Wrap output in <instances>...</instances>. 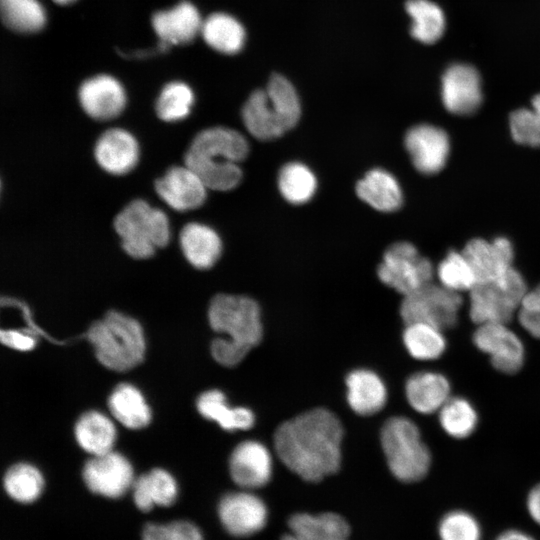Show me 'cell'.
<instances>
[{
    "mask_svg": "<svg viewBox=\"0 0 540 540\" xmlns=\"http://www.w3.org/2000/svg\"><path fill=\"white\" fill-rule=\"evenodd\" d=\"M343 428L329 410L316 408L282 423L274 434L275 451L300 478L318 482L341 465Z\"/></svg>",
    "mask_w": 540,
    "mask_h": 540,
    "instance_id": "obj_1",
    "label": "cell"
},
{
    "mask_svg": "<svg viewBox=\"0 0 540 540\" xmlns=\"http://www.w3.org/2000/svg\"><path fill=\"white\" fill-rule=\"evenodd\" d=\"M248 151L247 140L238 131L212 127L194 137L184 160L208 189L228 191L240 183L242 170L239 163Z\"/></svg>",
    "mask_w": 540,
    "mask_h": 540,
    "instance_id": "obj_2",
    "label": "cell"
},
{
    "mask_svg": "<svg viewBox=\"0 0 540 540\" xmlns=\"http://www.w3.org/2000/svg\"><path fill=\"white\" fill-rule=\"evenodd\" d=\"M208 317L212 329L226 335L211 344V354L221 365L238 364L262 339L260 308L252 298L218 294L210 302Z\"/></svg>",
    "mask_w": 540,
    "mask_h": 540,
    "instance_id": "obj_3",
    "label": "cell"
},
{
    "mask_svg": "<svg viewBox=\"0 0 540 540\" xmlns=\"http://www.w3.org/2000/svg\"><path fill=\"white\" fill-rule=\"evenodd\" d=\"M300 115L301 105L295 88L279 74L270 77L265 89L251 93L242 108L245 127L260 140L282 136L297 124Z\"/></svg>",
    "mask_w": 540,
    "mask_h": 540,
    "instance_id": "obj_4",
    "label": "cell"
},
{
    "mask_svg": "<svg viewBox=\"0 0 540 540\" xmlns=\"http://www.w3.org/2000/svg\"><path fill=\"white\" fill-rule=\"evenodd\" d=\"M99 362L115 371H127L144 357L145 340L137 320L117 311H109L94 322L86 333Z\"/></svg>",
    "mask_w": 540,
    "mask_h": 540,
    "instance_id": "obj_5",
    "label": "cell"
},
{
    "mask_svg": "<svg viewBox=\"0 0 540 540\" xmlns=\"http://www.w3.org/2000/svg\"><path fill=\"white\" fill-rule=\"evenodd\" d=\"M380 441L387 465L399 481L423 479L431 466V453L417 425L403 416L389 418L383 425Z\"/></svg>",
    "mask_w": 540,
    "mask_h": 540,
    "instance_id": "obj_6",
    "label": "cell"
},
{
    "mask_svg": "<svg viewBox=\"0 0 540 540\" xmlns=\"http://www.w3.org/2000/svg\"><path fill=\"white\" fill-rule=\"evenodd\" d=\"M113 225L123 250L135 259L151 257L170 239L167 215L142 199L127 204L116 215Z\"/></svg>",
    "mask_w": 540,
    "mask_h": 540,
    "instance_id": "obj_7",
    "label": "cell"
},
{
    "mask_svg": "<svg viewBox=\"0 0 540 540\" xmlns=\"http://www.w3.org/2000/svg\"><path fill=\"white\" fill-rule=\"evenodd\" d=\"M528 293L522 275L513 267L504 276L477 283L469 291V316L477 325L508 324Z\"/></svg>",
    "mask_w": 540,
    "mask_h": 540,
    "instance_id": "obj_8",
    "label": "cell"
},
{
    "mask_svg": "<svg viewBox=\"0 0 540 540\" xmlns=\"http://www.w3.org/2000/svg\"><path fill=\"white\" fill-rule=\"evenodd\" d=\"M377 274L384 284L406 296L432 283L434 269L414 245L398 242L385 251Z\"/></svg>",
    "mask_w": 540,
    "mask_h": 540,
    "instance_id": "obj_9",
    "label": "cell"
},
{
    "mask_svg": "<svg viewBox=\"0 0 540 540\" xmlns=\"http://www.w3.org/2000/svg\"><path fill=\"white\" fill-rule=\"evenodd\" d=\"M461 305L460 293L432 282L404 296L400 314L405 324L426 323L443 331L455 326Z\"/></svg>",
    "mask_w": 540,
    "mask_h": 540,
    "instance_id": "obj_10",
    "label": "cell"
},
{
    "mask_svg": "<svg viewBox=\"0 0 540 540\" xmlns=\"http://www.w3.org/2000/svg\"><path fill=\"white\" fill-rule=\"evenodd\" d=\"M217 516L229 535L243 538L253 536L265 528L269 511L258 495L242 489L227 493L220 499Z\"/></svg>",
    "mask_w": 540,
    "mask_h": 540,
    "instance_id": "obj_11",
    "label": "cell"
},
{
    "mask_svg": "<svg viewBox=\"0 0 540 540\" xmlns=\"http://www.w3.org/2000/svg\"><path fill=\"white\" fill-rule=\"evenodd\" d=\"M82 478L91 493L108 499L123 497L135 480L129 460L113 451L89 459L83 467Z\"/></svg>",
    "mask_w": 540,
    "mask_h": 540,
    "instance_id": "obj_12",
    "label": "cell"
},
{
    "mask_svg": "<svg viewBox=\"0 0 540 540\" xmlns=\"http://www.w3.org/2000/svg\"><path fill=\"white\" fill-rule=\"evenodd\" d=\"M474 345L490 358L501 373L514 374L524 363L525 350L521 339L504 323L478 325L473 334Z\"/></svg>",
    "mask_w": 540,
    "mask_h": 540,
    "instance_id": "obj_13",
    "label": "cell"
},
{
    "mask_svg": "<svg viewBox=\"0 0 540 540\" xmlns=\"http://www.w3.org/2000/svg\"><path fill=\"white\" fill-rule=\"evenodd\" d=\"M229 473L233 482L241 489L254 490L265 486L273 473L270 451L259 441L241 442L231 453Z\"/></svg>",
    "mask_w": 540,
    "mask_h": 540,
    "instance_id": "obj_14",
    "label": "cell"
},
{
    "mask_svg": "<svg viewBox=\"0 0 540 540\" xmlns=\"http://www.w3.org/2000/svg\"><path fill=\"white\" fill-rule=\"evenodd\" d=\"M414 167L422 174L439 172L447 161L450 143L444 130L429 124L410 128L404 139Z\"/></svg>",
    "mask_w": 540,
    "mask_h": 540,
    "instance_id": "obj_15",
    "label": "cell"
},
{
    "mask_svg": "<svg viewBox=\"0 0 540 540\" xmlns=\"http://www.w3.org/2000/svg\"><path fill=\"white\" fill-rule=\"evenodd\" d=\"M158 196L172 209L187 211L201 206L207 196V187L188 166L170 167L155 181Z\"/></svg>",
    "mask_w": 540,
    "mask_h": 540,
    "instance_id": "obj_16",
    "label": "cell"
},
{
    "mask_svg": "<svg viewBox=\"0 0 540 540\" xmlns=\"http://www.w3.org/2000/svg\"><path fill=\"white\" fill-rule=\"evenodd\" d=\"M442 101L456 115H470L482 102L481 80L475 68L466 64L450 66L442 77Z\"/></svg>",
    "mask_w": 540,
    "mask_h": 540,
    "instance_id": "obj_17",
    "label": "cell"
},
{
    "mask_svg": "<svg viewBox=\"0 0 540 540\" xmlns=\"http://www.w3.org/2000/svg\"><path fill=\"white\" fill-rule=\"evenodd\" d=\"M462 253L470 263L477 283L496 280L513 268L512 244L504 237L492 241L472 239Z\"/></svg>",
    "mask_w": 540,
    "mask_h": 540,
    "instance_id": "obj_18",
    "label": "cell"
},
{
    "mask_svg": "<svg viewBox=\"0 0 540 540\" xmlns=\"http://www.w3.org/2000/svg\"><path fill=\"white\" fill-rule=\"evenodd\" d=\"M79 102L84 112L96 120H110L121 114L126 93L121 83L109 75L87 79L79 88Z\"/></svg>",
    "mask_w": 540,
    "mask_h": 540,
    "instance_id": "obj_19",
    "label": "cell"
},
{
    "mask_svg": "<svg viewBox=\"0 0 540 540\" xmlns=\"http://www.w3.org/2000/svg\"><path fill=\"white\" fill-rule=\"evenodd\" d=\"M94 156L98 165L107 173L124 175L136 166L139 159V145L129 131L111 128L97 139Z\"/></svg>",
    "mask_w": 540,
    "mask_h": 540,
    "instance_id": "obj_20",
    "label": "cell"
},
{
    "mask_svg": "<svg viewBox=\"0 0 540 540\" xmlns=\"http://www.w3.org/2000/svg\"><path fill=\"white\" fill-rule=\"evenodd\" d=\"M152 25L161 43L169 47L193 41L201 33L203 21L196 7L184 1L170 10L154 14Z\"/></svg>",
    "mask_w": 540,
    "mask_h": 540,
    "instance_id": "obj_21",
    "label": "cell"
},
{
    "mask_svg": "<svg viewBox=\"0 0 540 540\" xmlns=\"http://www.w3.org/2000/svg\"><path fill=\"white\" fill-rule=\"evenodd\" d=\"M289 531L281 540H348L347 521L334 512L295 513L288 520Z\"/></svg>",
    "mask_w": 540,
    "mask_h": 540,
    "instance_id": "obj_22",
    "label": "cell"
},
{
    "mask_svg": "<svg viewBox=\"0 0 540 540\" xmlns=\"http://www.w3.org/2000/svg\"><path fill=\"white\" fill-rule=\"evenodd\" d=\"M135 507L150 512L154 507H170L178 498V485L175 478L162 468H155L135 478L131 487Z\"/></svg>",
    "mask_w": 540,
    "mask_h": 540,
    "instance_id": "obj_23",
    "label": "cell"
},
{
    "mask_svg": "<svg viewBox=\"0 0 540 540\" xmlns=\"http://www.w3.org/2000/svg\"><path fill=\"white\" fill-rule=\"evenodd\" d=\"M448 379L437 372L421 371L411 375L405 385L410 406L422 414L439 411L450 396Z\"/></svg>",
    "mask_w": 540,
    "mask_h": 540,
    "instance_id": "obj_24",
    "label": "cell"
},
{
    "mask_svg": "<svg viewBox=\"0 0 540 540\" xmlns=\"http://www.w3.org/2000/svg\"><path fill=\"white\" fill-rule=\"evenodd\" d=\"M179 242L184 257L197 269L212 267L221 255L218 233L202 223L186 224L180 231Z\"/></svg>",
    "mask_w": 540,
    "mask_h": 540,
    "instance_id": "obj_25",
    "label": "cell"
},
{
    "mask_svg": "<svg viewBox=\"0 0 540 540\" xmlns=\"http://www.w3.org/2000/svg\"><path fill=\"white\" fill-rule=\"evenodd\" d=\"M347 401L351 409L360 415H371L381 410L387 400L383 380L373 371L356 369L346 378Z\"/></svg>",
    "mask_w": 540,
    "mask_h": 540,
    "instance_id": "obj_26",
    "label": "cell"
},
{
    "mask_svg": "<svg viewBox=\"0 0 540 540\" xmlns=\"http://www.w3.org/2000/svg\"><path fill=\"white\" fill-rule=\"evenodd\" d=\"M358 197L382 212L397 210L402 204V191L398 181L383 169H372L356 185Z\"/></svg>",
    "mask_w": 540,
    "mask_h": 540,
    "instance_id": "obj_27",
    "label": "cell"
},
{
    "mask_svg": "<svg viewBox=\"0 0 540 540\" xmlns=\"http://www.w3.org/2000/svg\"><path fill=\"white\" fill-rule=\"evenodd\" d=\"M197 409L206 419L217 422L221 428L234 430L250 429L255 422L253 412L246 407H230L225 395L219 390L202 393L197 400Z\"/></svg>",
    "mask_w": 540,
    "mask_h": 540,
    "instance_id": "obj_28",
    "label": "cell"
},
{
    "mask_svg": "<svg viewBox=\"0 0 540 540\" xmlns=\"http://www.w3.org/2000/svg\"><path fill=\"white\" fill-rule=\"evenodd\" d=\"M75 437L83 450L97 456L112 451L116 430L105 415L97 411H89L77 421Z\"/></svg>",
    "mask_w": 540,
    "mask_h": 540,
    "instance_id": "obj_29",
    "label": "cell"
},
{
    "mask_svg": "<svg viewBox=\"0 0 540 540\" xmlns=\"http://www.w3.org/2000/svg\"><path fill=\"white\" fill-rule=\"evenodd\" d=\"M113 416L130 429H140L149 424L151 412L141 392L130 384L118 385L108 400Z\"/></svg>",
    "mask_w": 540,
    "mask_h": 540,
    "instance_id": "obj_30",
    "label": "cell"
},
{
    "mask_svg": "<svg viewBox=\"0 0 540 540\" xmlns=\"http://www.w3.org/2000/svg\"><path fill=\"white\" fill-rule=\"evenodd\" d=\"M201 34L210 47L225 54L239 52L245 41L241 23L224 13L212 14L203 21Z\"/></svg>",
    "mask_w": 540,
    "mask_h": 540,
    "instance_id": "obj_31",
    "label": "cell"
},
{
    "mask_svg": "<svg viewBox=\"0 0 540 540\" xmlns=\"http://www.w3.org/2000/svg\"><path fill=\"white\" fill-rule=\"evenodd\" d=\"M45 481L38 468L29 463H17L5 472L3 488L7 496L19 504H32L42 495Z\"/></svg>",
    "mask_w": 540,
    "mask_h": 540,
    "instance_id": "obj_32",
    "label": "cell"
},
{
    "mask_svg": "<svg viewBox=\"0 0 540 540\" xmlns=\"http://www.w3.org/2000/svg\"><path fill=\"white\" fill-rule=\"evenodd\" d=\"M405 8L412 18L410 33L416 40L432 44L441 38L445 17L438 5L429 0H408Z\"/></svg>",
    "mask_w": 540,
    "mask_h": 540,
    "instance_id": "obj_33",
    "label": "cell"
},
{
    "mask_svg": "<svg viewBox=\"0 0 540 540\" xmlns=\"http://www.w3.org/2000/svg\"><path fill=\"white\" fill-rule=\"evenodd\" d=\"M403 343L413 358L422 361L438 359L446 349L442 330L420 322L406 324Z\"/></svg>",
    "mask_w": 540,
    "mask_h": 540,
    "instance_id": "obj_34",
    "label": "cell"
},
{
    "mask_svg": "<svg viewBox=\"0 0 540 540\" xmlns=\"http://www.w3.org/2000/svg\"><path fill=\"white\" fill-rule=\"evenodd\" d=\"M4 25L14 32L35 33L46 23V13L37 0H0Z\"/></svg>",
    "mask_w": 540,
    "mask_h": 540,
    "instance_id": "obj_35",
    "label": "cell"
},
{
    "mask_svg": "<svg viewBox=\"0 0 540 540\" xmlns=\"http://www.w3.org/2000/svg\"><path fill=\"white\" fill-rule=\"evenodd\" d=\"M278 187L282 196L292 204H303L315 194L317 180L304 164L291 162L284 165L278 175Z\"/></svg>",
    "mask_w": 540,
    "mask_h": 540,
    "instance_id": "obj_36",
    "label": "cell"
},
{
    "mask_svg": "<svg viewBox=\"0 0 540 540\" xmlns=\"http://www.w3.org/2000/svg\"><path fill=\"white\" fill-rule=\"evenodd\" d=\"M438 412L442 429L456 439L471 435L478 423L475 408L462 397H450Z\"/></svg>",
    "mask_w": 540,
    "mask_h": 540,
    "instance_id": "obj_37",
    "label": "cell"
},
{
    "mask_svg": "<svg viewBox=\"0 0 540 540\" xmlns=\"http://www.w3.org/2000/svg\"><path fill=\"white\" fill-rule=\"evenodd\" d=\"M194 102V95L188 85L171 82L160 92L156 101V113L166 122H176L186 118Z\"/></svg>",
    "mask_w": 540,
    "mask_h": 540,
    "instance_id": "obj_38",
    "label": "cell"
},
{
    "mask_svg": "<svg viewBox=\"0 0 540 540\" xmlns=\"http://www.w3.org/2000/svg\"><path fill=\"white\" fill-rule=\"evenodd\" d=\"M440 284L454 292L470 291L477 280L473 269L462 252L450 251L437 267Z\"/></svg>",
    "mask_w": 540,
    "mask_h": 540,
    "instance_id": "obj_39",
    "label": "cell"
},
{
    "mask_svg": "<svg viewBox=\"0 0 540 540\" xmlns=\"http://www.w3.org/2000/svg\"><path fill=\"white\" fill-rule=\"evenodd\" d=\"M531 104V109L521 108L511 113L510 131L517 143L540 147V94L534 96Z\"/></svg>",
    "mask_w": 540,
    "mask_h": 540,
    "instance_id": "obj_40",
    "label": "cell"
},
{
    "mask_svg": "<svg viewBox=\"0 0 540 540\" xmlns=\"http://www.w3.org/2000/svg\"><path fill=\"white\" fill-rule=\"evenodd\" d=\"M440 540H481L482 531L477 519L467 511L446 513L438 525Z\"/></svg>",
    "mask_w": 540,
    "mask_h": 540,
    "instance_id": "obj_41",
    "label": "cell"
},
{
    "mask_svg": "<svg viewBox=\"0 0 540 540\" xmlns=\"http://www.w3.org/2000/svg\"><path fill=\"white\" fill-rule=\"evenodd\" d=\"M518 319L521 326L533 337L540 339V290L528 291L520 309Z\"/></svg>",
    "mask_w": 540,
    "mask_h": 540,
    "instance_id": "obj_42",
    "label": "cell"
},
{
    "mask_svg": "<svg viewBox=\"0 0 540 540\" xmlns=\"http://www.w3.org/2000/svg\"><path fill=\"white\" fill-rule=\"evenodd\" d=\"M170 540H205L201 528L186 519H175L166 523Z\"/></svg>",
    "mask_w": 540,
    "mask_h": 540,
    "instance_id": "obj_43",
    "label": "cell"
},
{
    "mask_svg": "<svg viewBox=\"0 0 540 540\" xmlns=\"http://www.w3.org/2000/svg\"><path fill=\"white\" fill-rule=\"evenodd\" d=\"M32 333L16 330H2L1 341L4 345L20 351H29L35 347L36 340Z\"/></svg>",
    "mask_w": 540,
    "mask_h": 540,
    "instance_id": "obj_44",
    "label": "cell"
},
{
    "mask_svg": "<svg viewBox=\"0 0 540 540\" xmlns=\"http://www.w3.org/2000/svg\"><path fill=\"white\" fill-rule=\"evenodd\" d=\"M141 540H170L166 523L148 522L141 530Z\"/></svg>",
    "mask_w": 540,
    "mask_h": 540,
    "instance_id": "obj_45",
    "label": "cell"
},
{
    "mask_svg": "<svg viewBox=\"0 0 540 540\" xmlns=\"http://www.w3.org/2000/svg\"><path fill=\"white\" fill-rule=\"evenodd\" d=\"M526 506L530 517L540 525V483L529 492Z\"/></svg>",
    "mask_w": 540,
    "mask_h": 540,
    "instance_id": "obj_46",
    "label": "cell"
},
{
    "mask_svg": "<svg viewBox=\"0 0 540 540\" xmlns=\"http://www.w3.org/2000/svg\"><path fill=\"white\" fill-rule=\"evenodd\" d=\"M495 540H535L531 535L516 529L501 533Z\"/></svg>",
    "mask_w": 540,
    "mask_h": 540,
    "instance_id": "obj_47",
    "label": "cell"
},
{
    "mask_svg": "<svg viewBox=\"0 0 540 540\" xmlns=\"http://www.w3.org/2000/svg\"><path fill=\"white\" fill-rule=\"evenodd\" d=\"M53 1L60 5H67V4L73 3L76 0H53Z\"/></svg>",
    "mask_w": 540,
    "mask_h": 540,
    "instance_id": "obj_48",
    "label": "cell"
},
{
    "mask_svg": "<svg viewBox=\"0 0 540 540\" xmlns=\"http://www.w3.org/2000/svg\"><path fill=\"white\" fill-rule=\"evenodd\" d=\"M537 289H539V290H540V285H539V286L537 287Z\"/></svg>",
    "mask_w": 540,
    "mask_h": 540,
    "instance_id": "obj_49",
    "label": "cell"
}]
</instances>
